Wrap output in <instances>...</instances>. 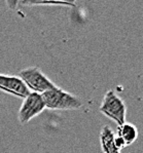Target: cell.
<instances>
[{"label":"cell","instance_id":"6da1fadb","mask_svg":"<svg viewBox=\"0 0 143 153\" xmlns=\"http://www.w3.org/2000/svg\"><path fill=\"white\" fill-rule=\"evenodd\" d=\"M41 96L45 108L51 110H76L83 106V102L78 97L58 86L45 91Z\"/></svg>","mask_w":143,"mask_h":153},{"label":"cell","instance_id":"7a4b0ae2","mask_svg":"<svg viewBox=\"0 0 143 153\" xmlns=\"http://www.w3.org/2000/svg\"><path fill=\"white\" fill-rule=\"evenodd\" d=\"M19 77L31 93H36L39 95H42L57 86L38 67H28L21 70L19 72Z\"/></svg>","mask_w":143,"mask_h":153},{"label":"cell","instance_id":"3957f363","mask_svg":"<svg viewBox=\"0 0 143 153\" xmlns=\"http://www.w3.org/2000/svg\"><path fill=\"white\" fill-rule=\"evenodd\" d=\"M99 109L100 112H102L106 117L115 121L118 126H121L126 122L127 108L125 102L115 91L111 89L105 94Z\"/></svg>","mask_w":143,"mask_h":153},{"label":"cell","instance_id":"277c9868","mask_svg":"<svg viewBox=\"0 0 143 153\" xmlns=\"http://www.w3.org/2000/svg\"><path fill=\"white\" fill-rule=\"evenodd\" d=\"M44 109L46 108L42 96L30 91L29 95L23 100V103L19 110V121L22 124H27L31 119L41 114Z\"/></svg>","mask_w":143,"mask_h":153},{"label":"cell","instance_id":"5b68a950","mask_svg":"<svg viewBox=\"0 0 143 153\" xmlns=\"http://www.w3.org/2000/svg\"><path fill=\"white\" fill-rule=\"evenodd\" d=\"M0 91L23 100L30 94V91L19 76H10L1 73H0Z\"/></svg>","mask_w":143,"mask_h":153},{"label":"cell","instance_id":"8992f818","mask_svg":"<svg viewBox=\"0 0 143 153\" xmlns=\"http://www.w3.org/2000/svg\"><path fill=\"white\" fill-rule=\"evenodd\" d=\"M137 136L138 131L134 124L125 122L121 126H118L116 129V135H114L116 147L121 150L132 145L137 139Z\"/></svg>","mask_w":143,"mask_h":153},{"label":"cell","instance_id":"52a82bcc","mask_svg":"<svg viewBox=\"0 0 143 153\" xmlns=\"http://www.w3.org/2000/svg\"><path fill=\"white\" fill-rule=\"evenodd\" d=\"M100 143L103 153H121L114 141V133L108 126H103L100 131Z\"/></svg>","mask_w":143,"mask_h":153}]
</instances>
